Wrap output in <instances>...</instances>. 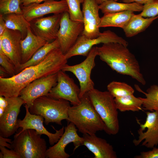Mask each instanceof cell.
I'll return each instance as SVG.
<instances>
[{"label": "cell", "instance_id": "obj_7", "mask_svg": "<svg viewBox=\"0 0 158 158\" xmlns=\"http://www.w3.org/2000/svg\"><path fill=\"white\" fill-rule=\"evenodd\" d=\"M97 56V47L94 46L90 51L86 59L83 62L73 66L66 64L61 69L64 72L72 73L78 80L80 85V99L94 88V84L91 78V74L95 65V59Z\"/></svg>", "mask_w": 158, "mask_h": 158}, {"label": "cell", "instance_id": "obj_37", "mask_svg": "<svg viewBox=\"0 0 158 158\" xmlns=\"http://www.w3.org/2000/svg\"><path fill=\"white\" fill-rule=\"evenodd\" d=\"M11 140L0 136V146L6 147L11 149Z\"/></svg>", "mask_w": 158, "mask_h": 158}, {"label": "cell", "instance_id": "obj_32", "mask_svg": "<svg viewBox=\"0 0 158 158\" xmlns=\"http://www.w3.org/2000/svg\"><path fill=\"white\" fill-rule=\"evenodd\" d=\"M145 18L154 17L158 15V0L150 1L143 5V8L140 13Z\"/></svg>", "mask_w": 158, "mask_h": 158}, {"label": "cell", "instance_id": "obj_17", "mask_svg": "<svg viewBox=\"0 0 158 158\" xmlns=\"http://www.w3.org/2000/svg\"><path fill=\"white\" fill-rule=\"evenodd\" d=\"M26 110L25 115L23 119H19L18 120L17 126L18 128H22L21 131L27 129L35 130L37 133L40 135H45L49 139L50 144L53 145L56 143L64 133V128L63 126L61 129L57 130L53 126L52 128L56 131L53 133L49 132L43 125L44 118L40 115L31 114L29 111V107L26 104L24 106Z\"/></svg>", "mask_w": 158, "mask_h": 158}, {"label": "cell", "instance_id": "obj_42", "mask_svg": "<svg viewBox=\"0 0 158 158\" xmlns=\"http://www.w3.org/2000/svg\"><path fill=\"white\" fill-rule=\"evenodd\" d=\"M97 3L99 5L102 3H103V2L109 0H95ZM115 1H117L118 0H114Z\"/></svg>", "mask_w": 158, "mask_h": 158}, {"label": "cell", "instance_id": "obj_14", "mask_svg": "<svg viewBox=\"0 0 158 158\" xmlns=\"http://www.w3.org/2000/svg\"><path fill=\"white\" fill-rule=\"evenodd\" d=\"M21 8L23 14L29 22L47 14H58L68 12V9L66 0H47L42 3H33L21 6Z\"/></svg>", "mask_w": 158, "mask_h": 158}, {"label": "cell", "instance_id": "obj_16", "mask_svg": "<svg viewBox=\"0 0 158 158\" xmlns=\"http://www.w3.org/2000/svg\"><path fill=\"white\" fill-rule=\"evenodd\" d=\"M8 104L4 114L0 117V136L8 138L17 132L18 117L22 105L25 104L19 96L7 97Z\"/></svg>", "mask_w": 158, "mask_h": 158}, {"label": "cell", "instance_id": "obj_35", "mask_svg": "<svg viewBox=\"0 0 158 158\" xmlns=\"http://www.w3.org/2000/svg\"><path fill=\"white\" fill-rule=\"evenodd\" d=\"M135 158H158V148L154 147L151 150L143 151L139 155L135 156Z\"/></svg>", "mask_w": 158, "mask_h": 158}, {"label": "cell", "instance_id": "obj_24", "mask_svg": "<svg viewBox=\"0 0 158 158\" xmlns=\"http://www.w3.org/2000/svg\"><path fill=\"white\" fill-rule=\"evenodd\" d=\"M134 14V12L130 11L104 14L101 18L99 27H112L123 29Z\"/></svg>", "mask_w": 158, "mask_h": 158}, {"label": "cell", "instance_id": "obj_41", "mask_svg": "<svg viewBox=\"0 0 158 158\" xmlns=\"http://www.w3.org/2000/svg\"><path fill=\"white\" fill-rule=\"evenodd\" d=\"M10 75L7 71L2 67L0 66V77L6 78L8 77Z\"/></svg>", "mask_w": 158, "mask_h": 158}, {"label": "cell", "instance_id": "obj_6", "mask_svg": "<svg viewBox=\"0 0 158 158\" xmlns=\"http://www.w3.org/2000/svg\"><path fill=\"white\" fill-rule=\"evenodd\" d=\"M33 129L20 131L16 134L11 145L21 158H45L46 142Z\"/></svg>", "mask_w": 158, "mask_h": 158}, {"label": "cell", "instance_id": "obj_40", "mask_svg": "<svg viewBox=\"0 0 158 158\" xmlns=\"http://www.w3.org/2000/svg\"><path fill=\"white\" fill-rule=\"evenodd\" d=\"M152 0H121L123 3H129L136 2L143 5Z\"/></svg>", "mask_w": 158, "mask_h": 158}, {"label": "cell", "instance_id": "obj_13", "mask_svg": "<svg viewBox=\"0 0 158 158\" xmlns=\"http://www.w3.org/2000/svg\"><path fill=\"white\" fill-rule=\"evenodd\" d=\"M22 40L20 32L7 28L0 36V52L4 53L13 63L16 68V73L21 64Z\"/></svg>", "mask_w": 158, "mask_h": 158}, {"label": "cell", "instance_id": "obj_2", "mask_svg": "<svg viewBox=\"0 0 158 158\" xmlns=\"http://www.w3.org/2000/svg\"><path fill=\"white\" fill-rule=\"evenodd\" d=\"M97 48L100 59L113 70L129 76L142 85L146 84L139 62L127 46L119 43L110 42Z\"/></svg>", "mask_w": 158, "mask_h": 158}, {"label": "cell", "instance_id": "obj_26", "mask_svg": "<svg viewBox=\"0 0 158 158\" xmlns=\"http://www.w3.org/2000/svg\"><path fill=\"white\" fill-rule=\"evenodd\" d=\"M59 48V44L57 39L47 43L40 49L28 61L20 65L16 74L26 68L38 64L45 59L52 50Z\"/></svg>", "mask_w": 158, "mask_h": 158}, {"label": "cell", "instance_id": "obj_8", "mask_svg": "<svg viewBox=\"0 0 158 158\" xmlns=\"http://www.w3.org/2000/svg\"><path fill=\"white\" fill-rule=\"evenodd\" d=\"M110 42L119 43L127 47L128 45V42L122 37L108 30L101 32L98 37L95 38L90 39L80 35L73 46L64 54V56L67 60L75 56H87L95 45Z\"/></svg>", "mask_w": 158, "mask_h": 158}, {"label": "cell", "instance_id": "obj_23", "mask_svg": "<svg viewBox=\"0 0 158 158\" xmlns=\"http://www.w3.org/2000/svg\"><path fill=\"white\" fill-rule=\"evenodd\" d=\"M143 5L136 2L119 3L114 0H109L99 5V8L104 14L112 13L130 11H142Z\"/></svg>", "mask_w": 158, "mask_h": 158}, {"label": "cell", "instance_id": "obj_3", "mask_svg": "<svg viewBox=\"0 0 158 158\" xmlns=\"http://www.w3.org/2000/svg\"><path fill=\"white\" fill-rule=\"evenodd\" d=\"M80 99L78 104L69 107L67 121L73 123L83 134L92 135L98 131H104L105 124L92 105L87 93Z\"/></svg>", "mask_w": 158, "mask_h": 158}, {"label": "cell", "instance_id": "obj_15", "mask_svg": "<svg viewBox=\"0 0 158 158\" xmlns=\"http://www.w3.org/2000/svg\"><path fill=\"white\" fill-rule=\"evenodd\" d=\"M143 124L139 123L138 139L133 140L135 146L142 142L141 145L152 148L158 145V111H147Z\"/></svg>", "mask_w": 158, "mask_h": 158}, {"label": "cell", "instance_id": "obj_1", "mask_svg": "<svg viewBox=\"0 0 158 158\" xmlns=\"http://www.w3.org/2000/svg\"><path fill=\"white\" fill-rule=\"evenodd\" d=\"M67 62L59 48L53 50L38 64L26 68L10 77H0V96H19L27 85L40 78L57 73Z\"/></svg>", "mask_w": 158, "mask_h": 158}, {"label": "cell", "instance_id": "obj_36", "mask_svg": "<svg viewBox=\"0 0 158 158\" xmlns=\"http://www.w3.org/2000/svg\"><path fill=\"white\" fill-rule=\"evenodd\" d=\"M8 104L7 97L0 96V117L4 113Z\"/></svg>", "mask_w": 158, "mask_h": 158}, {"label": "cell", "instance_id": "obj_20", "mask_svg": "<svg viewBox=\"0 0 158 158\" xmlns=\"http://www.w3.org/2000/svg\"><path fill=\"white\" fill-rule=\"evenodd\" d=\"M82 145L85 146L94 155V158H117L112 146L105 139L95 134H83Z\"/></svg>", "mask_w": 158, "mask_h": 158}, {"label": "cell", "instance_id": "obj_27", "mask_svg": "<svg viewBox=\"0 0 158 158\" xmlns=\"http://www.w3.org/2000/svg\"><path fill=\"white\" fill-rule=\"evenodd\" d=\"M114 100L117 109L121 112L138 111L142 109V100L133 94L114 98Z\"/></svg>", "mask_w": 158, "mask_h": 158}, {"label": "cell", "instance_id": "obj_29", "mask_svg": "<svg viewBox=\"0 0 158 158\" xmlns=\"http://www.w3.org/2000/svg\"><path fill=\"white\" fill-rule=\"evenodd\" d=\"M107 91L114 98L133 94L134 90L128 84L124 83L113 81L107 86Z\"/></svg>", "mask_w": 158, "mask_h": 158}, {"label": "cell", "instance_id": "obj_33", "mask_svg": "<svg viewBox=\"0 0 158 158\" xmlns=\"http://www.w3.org/2000/svg\"><path fill=\"white\" fill-rule=\"evenodd\" d=\"M0 66L4 68L11 76L16 74V69L15 66L2 52H0Z\"/></svg>", "mask_w": 158, "mask_h": 158}, {"label": "cell", "instance_id": "obj_39", "mask_svg": "<svg viewBox=\"0 0 158 158\" xmlns=\"http://www.w3.org/2000/svg\"><path fill=\"white\" fill-rule=\"evenodd\" d=\"M46 0H21V6H25L33 3H40Z\"/></svg>", "mask_w": 158, "mask_h": 158}, {"label": "cell", "instance_id": "obj_28", "mask_svg": "<svg viewBox=\"0 0 158 158\" xmlns=\"http://www.w3.org/2000/svg\"><path fill=\"white\" fill-rule=\"evenodd\" d=\"M135 86L138 91L144 94L145 98L140 97L142 102L143 109L149 111H158V85H153L146 90V92L142 91L138 86Z\"/></svg>", "mask_w": 158, "mask_h": 158}, {"label": "cell", "instance_id": "obj_31", "mask_svg": "<svg viewBox=\"0 0 158 158\" xmlns=\"http://www.w3.org/2000/svg\"><path fill=\"white\" fill-rule=\"evenodd\" d=\"M68 7V12L71 19L73 20L83 22V17L80 5L84 0H66Z\"/></svg>", "mask_w": 158, "mask_h": 158}, {"label": "cell", "instance_id": "obj_21", "mask_svg": "<svg viewBox=\"0 0 158 158\" xmlns=\"http://www.w3.org/2000/svg\"><path fill=\"white\" fill-rule=\"evenodd\" d=\"M48 43L49 42L35 35L29 28L26 36L21 41V64L28 61L40 49Z\"/></svg>", "mask_w": 158, "mask_h": 158}, {"label": "cell", "instance_id": "obj_38", "mask_svg": "<svg viewBox=\"0 0 158 158\" xmlns=\"http://www.w3.org/2000/svg\"><path fill=\"white\" fill-rule=\"evenodd\" d=\"M3 16L0 14V36L2 35L7 29Z\"/></svg>", "mask_w": 158, "mask_h": 158}, {"label": "cell", "instance_id": "obj_18", "mask_svg": "<svg viewBox=\"0 0 158 158\" xmlns=\"http://www.w3.org/2000/svg\"><path fill=\"white\" fill-rule=\"evenodd\" d=\"M62 13L54 14L41 17L30 21V28L33 32L48 42L57 39Z\"/></svg>", "mask_w": 158, "mask_h": 158}, {"label": "cell", "instance_id": "obj_10", "mask_svg": "<svg viewBox=\"0 0 158 158\" xmlns=\"http://www.w3.org/2000/svg\"><path fill=\"white\" fill-rule=\"evenodd\" d=\"M57 75V83L47 95L55 99L66 100L72 105L78 104L80 102V88L65 72L61 70Z\"/></svg>", "mask_w": 158, "mask_h": 158}, {"label": "cell", "instance_id": "obj_34", "mask_svg": "<svg viewBox=\"0 0 158 158\" xmlns=\"http://www.w3.org/2000/svg\"><path fill=\"white\" fill-rule=\"evenodd\" d=\"M0 158H21L14 150H9L4 146H0Z\"/></svg>", "mask_w": 158, "mask_h": 158}, {"label": "cell", "instance_id": "obj_11", "mask_svg": "<svg viewBox=\"0 0 158 158\" xmlns=\"http://www.w3.org/2000/svg\"><path fill=\"white\" fill-rule=\"evenodd\" d=\"M57 80V73L38 78L25 87L20 92L19 96L29 108L37 98L47 95L56 84Z\"/></svg>", "mask_w": 158, "mask_h": 158}, {"label": "cell", "instance_id": "obj_22", "mask_svg": "<svg viewBox=\"0 0 158 158\" xmlns=\"http://www.w3.org/2000/svg\"><path fill=\"white\" fill-rule=\"evenodd\" d=\"M158 15L154 17L144 18L140 14L132 16L123 29L126 37L134 36L145 31L156 19Z\"/></svg>", "mask_w": 158, "mask_h": 158}, {"label": "cell", "instance_id": "obj_30", "mask_svg": "<svg viewBox=\"0 0 158 158\" xmlns=\"http://www.w3.org/2000/svg\"><path fill=\"white\" fill-rule=\"evenodd\" d=\"M21 0H0V14L5 15L11 13L22 14Z\"/></svg>", "mask_w": 158, "mask_h": 158}, {"label": "cell", "instance_id": "obj_12", "mask_svg": "<svg viewBox=\"0 0 158 158\" xmlns=\"http://www.w3.org/2000/svg\"><path fill=\"white\" fill-rule=\"evenodd\" d=\"M78 129L72 122L64 127L65 131L58 141L47 149L46 158H68L70 155L65 151L67 145L73 143L74 146V151L82 145L83 138L80 136L77 131Z\"/></svg>", "mask_w": 158, "mask_h": 158}, {"label": "cell", "instance_id": "obj_9", "mask_svg": "<svg viewBox=\"0 0 158 158\" xmlns=\"http://www.w3.org/2000/svg\"><path fill=\"white\" fill-rule=\"evenodd\" d=\"M84 28L83 23L71 20L68 11L62 13L56 39L64 55L74 45Z\"/></svg>", "mask_w": 158, "mask_h": 158}, {"label": "cell", "instance_id": "obj_25", "mask_svg": "<svg viewBox=\"0 0 158 158\" xmlns=\"http://www.w3.org/2000/svg\"><path fill=\"white\" fill-rule=\"evenodd\" d=\"M3 16L7 28L19 31L22 35V39L25 38L27 35L28 28L30 27V23L23 14L13 13Z\"/></svg>", "mask_w": 158, "mask_h": 158}, {"label": "cell", "instance_id": "obj_5", "mask_svg": "<svg viewBox=\"0 0 158 158\" xmlns=\"http://www.w3.org/2000/svg\"><path fill=\"white\" fill-rule=\"evenodd\" d=\"M70 106V102L68 101L44 95L37 98L29 110L32 114L42 116L46 125L54 123L61 125L62 120H68V112Z\"/></svg>", "mask_w": 158, "mask_h": 158}, {"label": "cell", "instance_id": "obj_4", "mask_svg": "<svg viewBox=\"0 0 158 158\" xmlns=\"http://www.w3.org/2000/svg\"><path fill=\"white\" fill-rule=\"evenodd\" d=\"M87 93L92 105L105 124L104 131L109 135L117 134L120 126L114 98L108 91H101L95 88Z\"/></svg>", "mask_w": 158, "mask_h": 158}, {"label": "cell", "instance_id": "obj_19", "mask_svg": "<svg viewBox=\"0 0 158 158\" xmlns=\"http://www.w3.org/2000/svg\"><path fill=\"white\" fill-rule=\"evenodd\" d=\"M82 4L84 28L81 35L90 39L96 38L101 33L99 27L101 19L99 5L95 0H84Z\"/></svg>", "mask_w": 158, "mask_h": 158}]
</instances>
